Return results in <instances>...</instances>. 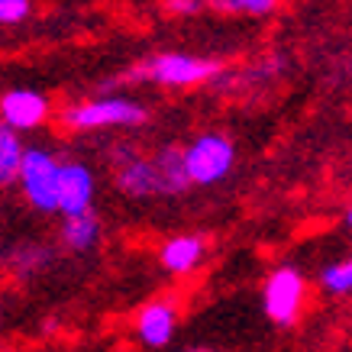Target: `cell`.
I'll return each mask as SVG.
<instances>
[{"label": "cell", "instance_id": "1", "mask_svg": "<svg viewBox=\"0 0 352 352\" xmlns=\"http://www.w3.org/2000/svg\"><path fill=\"white\" fill-rule=\"evenodd\" d=\"M220 65L210 58H197V55L184 52H165L149 58L146 65H136L126 72V81H152L162 87H197L204 81L217 78Z\"/></svg>", "mask_w": 352, "mask_h": 352}, {"label": "cell", "instance_id": "2", "mask_svg": "<svg viewBox=\"0 0 352 352\" xmlns=\"http://www.w3.org/2000/svg\"><path fill=\"white\" fill-rule=\"evenodd\" d=\"M20 191L32 210L55 214L58 210V184H62V162L49 149H26L20 165Z\"/></svg>", "mask_w": 352, "mask_h": 352}, {"label": "cell", "instance_id": "3", "mask_svg": "<svg viewBox=\"0 0 352 352\" xmlns=\"http://www.w3.org/2000/svg\"><path fill=\"white\" fill-rule=\"evenodd\" d=\"M62 123L68 129H107V126H139L146 123V107L126 97H100L62 110Z\"/></svg>", "mask_w": 352, "mask_h": 352}, {"label": "cell", "instance_id": "4", "mask_svg": "<svg viewBox=\"0 0 352 352\" xmlns=\"http://www.w3.org/2000/svg\"><path fill=\"white\" fill-rule=\"evenodd\" d=\"M304 300H307L304 275L291 265L275 268L262 285V307H265V317L275 327H294L300 320Z\"/></svg>", "mask_w": 352, "mask_h": 352}, {"label": "cell", "instance_id": "5", "mask_svg": "<svg viewBox=\"0 0 352 352\" xmlns=\"http://www.w3.org/2000/svg\"><path fill=\"white\" fill-rule=\"evenodd\" d=\"M184 159L194 184H217L236 165V146L223 133H201L184 146Z\"/></svg>", "mask_w": 352, "mask_h": 352}, {"label": "cell", "instance_id": "6", "mask_svg": "<svg viewBox=\"0 0 352 352\" xmlns=\"http://www.w3.org/2000/svg\"><path fill=\"white\" fill-rule=\"evenodd\" d=\"M49 117V100L30 87H13L0 97V120L13 129H36Z\"/></svg>", "mask_w": 352, "mask_h": 352}, {"label": "cell", "instance_id": "7", "mask_svg": "<svg viewBox=\"0 0 352 352\" xmlns=\"http://www.w3.org/2000/svg\"><path fill=\"white\" fill-rule=\"evenodd\" d=\"M94 204V175L81 162H62V184H58V210L85 214Z\"/></svg>", "mask_w": 352, "mask_h": 352}, {"label": "cell", "instance_id": "8", "mask_svg": "<svg viewBox=\"0 0 352 352\" xmlns=\"http://www.w3.org/2000/svg\"><path fill=\"white\" fill-rule=\"evenodd\" d=\"M175 323H178V314H175L168 300H152L146 307H139L136 314V336L142 346L162 349L175 336Z\"/></svg>", "mask_w": 352, "mask_h": 352}, {"label": "cell", "instance_id": "9", "mask_svg": "<svg viewBox=\"0 0 352 352\" xmlns=\"http://www.w3.org/2000/svg\"><path fill=\"white\" fill-rule=\"evenodd\" d=\"M117 188L126 197H155V194H162L155 159H139V155L123 159L117 168Z\"/></svg>", "mask_w": 352, "mask_h": 352}, {"label": "cell", "instance_id": "10", "mask_svg": "<svg viewBox=\"0 0 352 352\" xmlns=\"http://www.w3.org/2000/svg\"><path fill=\"white\" fill-rule=\"evenodd\" d=\"M204 252H207V245L201 236H171L159 249V262L175 275H191L204 262Z\"/></svg>", "mask_w": 352, "mask_h": 352}, {"label": "cell", "instance_id": "11", "mask_svg": "<svg viewBox=\"0 0 352 352\" xmlns=\"http://www.w3.org/2000/svg\"><path fill=\"white\" fill-rule=\"evenodd\" d=\"M155 168H159L162 178V194H182L191 188V171H188V159H184V149H162L155 155Z\"/></svg>", "mask_w": 352, "mask_h": 352}, {"label": "cell", "instance_id": "12", "mask_svg": "<svg viewBox=\"0 0 352 352\" xmlns=\"http://www.w3.org/2000/svg\"><path fill=\"white\" fill-rule=\"evenodd\" d=\"M100 239V220L91 210L85 214H68L62 223V243L72 252H87L91 245Z\"/></svg>", "mask_w": 352, "mask_h": 352}, {"label": "cell", "instance_id": "13", "mask_svg": "<svg viewBox=\"0 0 352 352\" xmlns=\"http://www.w3.org/2000/svg\"><path fill=\"white\" fill-rule=\"evenodd\" d=\"M20 129H13L3 123V129H0V182L10 184L20 178V165H23V155H26V149H23L20 136H16Z\"/></svg>", "mask_w": 352, "mask_h": 352}, {"label": "cell", "instance_id": "14", "mask_svg": "<svg viewBox=\"0 0 352 352\" xmlns=\"http://www.w3.org/2000/svg\"><path fill=\"white\" fill-rule=\"evenodd\" d=\"M320 285H323V291H327V294H336V298L352 294V256L323 268V272H320Z\"/></svg>", "mask_w": 352, "mask_h": 352}, {"label": "cell", "instance_id": "15", "mask_svg": "<svg viewBox=\"0 0 352 352\" xmlns=\"http://www.w3.org/2000/svg\"><path fill=\"white\" fill-rule=\"evenodd\" d=\"M52 258V252L49 249H39V245H23V249H16L10 256V265L16 268V272H32V268L45 265Z\"/></svg>", "mask_w": 352, "mask_h": 352}, {"label": "cell", "instance_id": "16", "mask_svg": "<svg viewBox=\"0 0 352 352\" xmlns=\"http://www.w3.org/2000/svg\"><path fill=\"white\" fill-rule=\"evenodd\" d=\"M281 3V0H217V7L226 13H252V16H262V13H272Z\"/></svg>", "mask_w": 352, "mask_h": 352}, {"label": "cell", "instance_id": "17", "mask_svg": "<svg viewBox=\"0 0 352 352\" xmlns=\"http://www.w3.org/2000/svg\"><path fill=\"white\" fill-rule=\"evenodd\" d=\"M30 10H32L30 0H0V23L3 26H16V23L30 16Z\"/></svg>", "mask_w": 352, "mask_h": 352}, {"label": "cell", "instance_id": "18", "mask_svg": "<svg viewBox=\"0 0 352 352\" xmlns=\"http://www.w3.org/2000/svg\"><path fill=\"white\" fill-rule=\"evenodd\" d=\"M204 0H165V10L175 13V16H188V13L201 10Z\"/></svg>", "mask_w": 352, "mask_h": 352}, {"label": "cell", "instance_id": "19", "mask_svg": "<svg viewBox=\"0 0 352 352\" xmlns=\"http://www.w3.org/2000/svg\"><path fill=\"white\" fill-rule=\"evenodd\" d=\"M346 226H349V230H352V207H349V210H346Z\"/></svg>", "mask_w": 352, "mask_h": 352}]
</instances>
